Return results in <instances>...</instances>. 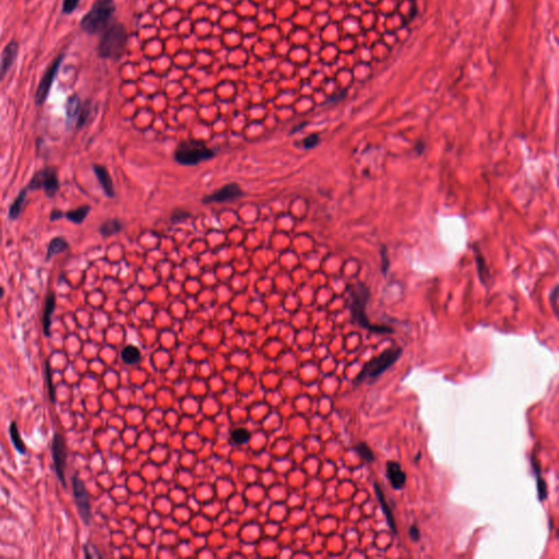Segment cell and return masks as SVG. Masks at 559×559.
Masks as SVG:
<instances>
[{"instance_id":"obj_13","label":"cell","mask_w":559,"mask_h":559,"mask_svg":"<svg viewBox=\"0 0 559 559\" xmlns=\"http://www.w3.org/2000/svg\"><path fill=\"white\" fill-rule=\"evenodd\" d=\"M93 170L104 194L109 198H114L115 197V189H114V183L109 170L102 165H93Z\"/></svg>"},{"instance_id":"obj_29","label":"cell","mask_w":559,"mask_h":559,"mask_svg":"<svg viewBox=\"0 0 559 559\" xmlns=\"http://www.w3.org/2000/svg\"><path fill=\"white\" fill-rule=\"evenodd\" d=\"M319 141H320L319 136H317V135H311V136H308L307 138H305V139L303 140V141H302V145H303V148H304V149H307V150H308V149H313V148L316 147L317 144L319 143Z\"/></svg>"},{"instance_id":"obj_17","label":"cell","mask_w":559,"mask_h":559,"mask_svg":"<svg viewBox=\"0 0 559 559\" xmlns=\"http://www.w3.org/2000/svg\"><path fill=\"white\" fill-rule=\"evenodd\" d=\"M28 193H29L28 187H24L20 192V194L17 196V198L15 199V201L11 203L10 209H9V218H10V220L15 221L19 217H20L23 206L25 203V200H27Z\"/></svg>"},{"instance_id":"obj_2","label":"cell","mask_w":559,"mask_h":559,"mask_svg":"<svg viewBox=\"0 0 559 559\" xmlns=\"http://www.w3.org/2000/svg\"><path fill=\"white\" fill-rule=\"evenodd\" d=\"M128 41L126 28L120 23L109 25L103 32L99 44V54L102 58L119 60L124 56Z\"/></svg>"},{"instance_id":"obj_8","label":"cell","mask_w":559,"mask_h":559,"mask_svg":"<svg viewBox=\"0 0 559 559\" xmlns=\"http://www.w3.org/2000/svg\"><path fill=\"white\" fill-rule=\"evenodd\" d=\"M72 491L75 505H77L78 512L82 522L85 525H88L91 523L92 519L90 496H88V492L85 487V484L79 479L77 474L72 476Z\"/></svg>"},{"instance_id":"obj_23","label":"cell","mask_w":559,"mask_h":559,"mask_svg":"<svg viewBox=\"0 0 559 559\" xmlns=\"http://www.w3.org/2000/svg\"><path fill=\"white\" fill-rule=\"evenodd\" d=\"M45 380H46V384H47L48 396H49V399H50V402L55 403V401H56V390H55V386L53 384L52 368H50L48 361H46V363H45Z\"/></svg>"},{"instance_id":"obj_6","label":"cell","mask_w":559,"mask_h":559,"mask_svg":"<svg viewBox=\"0 0 559 559\" xmlns=\"http://www.w3.org/2000/svg\"><path fill=\"white\" fill-rule=\"evenodd\" d=\"M27 187L29 192L30 190L43 189L48 198H54L60 188L56 169L53 167H45L39 170L32 177V179Z\"/></svg>"},{"instance_id":"obj_25","label":"cell","mask_w":559,"mask_h":559,"mask_svg":"<svg viewBox=\"0 0 559 559\" xmlns=\"http://www.w3.org/2000/svg\"><path fill=\"white\" fill-rule=\"evenodd\" d=\"M355 451L363 458L365 461L367 462H372L375 460V456L371 449L368 447V444L364 443V442H360L358 444H356V447H355Z\"/></svg>"},{"instance_id":"obj_26","label":"cell","mask_w":559,"mask_h":559,"mask_svg":"<svg viewBox=\"0 0 559 559\" xmlns=\"http://www.w3.org/2000/svg\"><path fill=\"white\" fill-rule=\"evenodd\" d=\"M532 465H534V470H535L536 475H537V476H536V480H537L538 498H539V500L542 501V500H544V499L546 498V496H547V491H546V484H545V482L543 481V479L541 478V476H539V470H538V468L536 467L535 463H534V464H533V463H532Z\"/></svg>"},{"instance_id":"obj_32","label":"cell","mask_w":559,"mask_h":559,"mask_svg":"<svg viewBox=\"0 0 559 559\" xmlns=\"http://www.w3.org/2000/svg\"><path fill=\"white\" fill-rule=\"evenodd\" d=\"M410 535L412 536L413 539H414V541H417V539L419 538V531L417 530L416 526H412V528L410 529Z\"/></svg>"},{"instance_id":"obj_18","label":"cell","mask_w":559,"mask_h":559,"mask_svg":"<svg viewBox=\"0 0 559 559\" xmlns=\"http://www.w3.org/2000/svg\"><path fill=\"white\" fill-rule=\"evenodd\" d=\"M67 249H69V244L65 238L63 237L53 238L48 245L46 260L48 261V260H50L53 257L59 255V253L66 251Z\"/></svg>"},{"instance_id":"obj_28","label":"cell","mask_w":559,"mask_h":559,"mask_svg":"<svg viewBox=\"0 0 559 559\" xmlns=\"http://www.w3.org/2000/svg\"><path fill=\"white\" fill-rule=\"evenodd\" d=\"M80 0H63L62 2V14L70 15L77 9Z\"/></svg>"},{"instance_id":"obj_27","label":"cell","mask_w":559,"mask_h":559,"mask_svg":"<svg viewBox=\"0 0 559 559\" xmlns=\"http://www.w3.org/2000/svg\"><path fill=\"white\" fill-rule=\"evenodd\" d=\"M88 115H90V105L85 103L83 106H81V110L77 119V128H82V127L85 125Z\"/></svg>"},{"instance_id":"obj_1","label":"cell","mask_w":559,"mask_h":559,"mask_svg":"<svg viewBox=\"0 0 559 559\" xmlns=\"http://www.w3.org/2000/svg\"><path fill=\"white\" fill-rule=\"evenodd\" d=\"M116 11L114 0H95L90 11H87L80 21V27L88 35L103 33L109 27Z\"/></svg>"},{"instance_id":"obj_20","label":"cell","mask_w":559,"mask_h":559,"mask_svg":"<svg viewBox=\"0 0 559 559\" xmlns=\"http://www.w3.org/2000/svg\"><path fill=\"white\" fill-rule=\"evenodd\" d=\"M122 230H123L122 222L117 219H111L105 221L104 223L101 225L100 233L102 236L110 237L113 236V235L118 234Z\"/></svg>"},{"instance_id":"obj_4","label":"cell","mask_w":559,"mask_h":559,"mask_svg":"<svg viewBox=\"0 0 559 559\" xmlns=\"http://www.w3.org/2000/svg\"><path fill=\"white\" fill-rule=\"evenodd\" d=\"M368 301V290L363 284H356L351 289V311L353 319L358 326L374 332L392 333V329L374 326L366 316V305Z\"/></svg>"},{"instance_id":"obj_15","label":"cell","mask_w":559,"mask_h":559,"mask_svg":"<svg viewBox=\"0 0 559 559\" xmlns=\"http://www.w3.org/2000/svg\"><path fill=\"white\" fill-rule=\"evenodd\" d=\"M374 487H375V493H376V496H377L379 503L381 505V509H383L385 516H386V519H387V522H388V525L390 526V529L392 530L393 533H397L396 521H395V518H393V516H392L391 509L389 508L388 504H387V500L385 498V495H384L383 491H381V488H380L378 483H375Z\"/></svg>"},{"instance_id":"obj_19","label":"cell","mask_w":559,"mask_h":559,"mask_svg":"<svg viewBox=\"0 0 559 559\" xmlns=\"http://www.w3.org/2000/svg\"><path fill=\"white\" fill-rule=\"evenodd\" d=\"M120 357L127 365H136L141 359V353H140L137 346L128 345L124 347L122 353H120Z\"/></svg>"},{"instance_id":"obj_21","label":"cell","mask_w":559,"mask_h":559,"mask_svg":"<svg viewBox=\"0 0 559 559\" xmlns=\"http://www.w3.org/2000/svg\"><path fill=\"white\" fill-rule=\"evenodd\" d=\"M9 434H10L11 441H12V443H14L15 449L18 451V452L20 454H24L25 452H27V446H25L24 441L22 440L20 431H19L18 425H17L16 422H12L10 424Z\"/></svg>"},{"instance_id":"obj_24","label":"cell","mask_w":559,"mask_h":559,"mask_svg":"<svg viewBox=\"0 0 559 559\" xmlns=\"http://www.w3.org/2000/svg\"><path fill=\"white\" fill-rule=\"evenodd\" d=\"M231 438L235 444H244L249 440V433L244 428H237L232 431Z\"/></svg>"},{"instance_id":"obj_34","label":"cell","mask_w":559,"mask_h":559,"mask_svg":"<svg viewBox=\"0 0 559 559\" xmlns=\"http://www.w3.org/2000/svg\"><path fill=\"white\" fill-rule=\"evenodd\" d=\"M4 295H5V290L3 288H0V300L4 297Z\"/></svg>"},{"instance_id":"obj_22","label":"cell","mask_w":559,"mask_h":559,"mask_svg":"<svg viewBox=\"0 0 559 559\" xmlns=\"http://www.w3.org/2000/svg\"><path fill=\"white\" fill-rule=\"evenodd\" d=\"M90 211H91V208H90V207H88V206H83V207H80V208H78V209L71 210V211H68V212L65 214V217H66L69 221L73 222V223H75V224H81L82 222H83V221L86 219L87 214L90 213Z\"/></svg>"},{"instance_id":"obj_33","label":"cell","mask_w":559,"mask_h":559,"mask_svg":"<svg viewBox=\"0 0 559 559\" xmlns=\"http://www.w3.org/2000/svg\"><path fill=\"white\" fill-rule=\"evenodd\" d=\"M552 307H554V311L555 314L557 315V288L554 290V293H552Z\"/></svg>"},{"instance_id":"obj_16","label":"cell","mask_w":559,"mask_h":559,"mask_svg":"<svg viewBox=\"0 0 559 559\" xmlns=\"http://www.w3.org/2000/svg\"><path fill=\"white\" fill-rule=\"evenodd\" d=\"M80 110H81V102L79 97H77V95H72L71 98H69L66 105V123L68 127L72 126V124L78 119Z\"/></svg>"},{"instance_id":"obj_5","label":"cell","mask_w":559,"mask_h":559,"mask_svg":"<svg viewBox=\"0 0 559 559\" xmlns=\"http://www.w3.org/2000/svg\"><path fill=\"white\" fill-rule=\"evenodd\" d=\"M401 354L402 349L400 347H390L386 349L379 356L372 358L364 366L363 370L359 372L356 378V383L377 379L381 374L388 370L393 364L397 363Z\"/></svg>"},{"instance_id":"obj_3","label":"cell","mask_w":559,"mask_h":559,"mask_svg":"<svg viewBox=\"0 0 559 559\" xmlns=\"http://www.w3.org/2000/svg\"><path fill=\"white\" fill-rule=\"evenodd\" d=\"M214 156V151L208 148L200 140H186L179 143L174 152L175 161L183 166H195L201 162L211 160Z\"/></svg>"},{"instance_id":"obj_9","label":"cell","mask_w":559,"mask_h":559,"mask_svg":"<svg viewBox=\"0 0 559 559\" xmlns=\"http://www.w3.org/2000/svg\"><path fill=\"white\" fill-rule=\"evenodd\" d=\"M52 453H53V460H54V468L57 478L59 482L63 485V487H67L66 484V463H67V447L65 438L62 435L56 433L53 438L52 442Z\"/></svg>"},{"instance_id":"obj_7","label":"cell","mask_w":559,"mask_h":559,"mask_svg":"<svg viewBox=\"0 0 559 559\" xmlns=\"http://www.w3.org/2000/svg\"><path fill=\"white\" fill-rule=\"evenodd\" d=\"M63 58H65V55L63 54H60L58 57H56L42 77L34 97L35 104L37 106H41L46 102L50 92V88H52L57 74L59 72V68L63 61Z\"/></svg>"},{"instance_id":"obj_10","label":"cell","mask_w":559,"mask_h":559,"mask_svg":"<svg viewBox=\"0 0 559 559\" xmlns=\"http://www.w3.org/2000/svg\"><path fill=\"white\" fill-rule=\"evenodd\" d=\"M244 195L243 190L237 185V183L232 182L227 183L224 187L214 192L213 194L209 195L203 198L202 202L210 205V203H221V202H227L232 200H236L240 198Z\"/></svg>"},{"instance_id":"obj_12","label":"cell","mask_w":559,"mask_h":559,"mask_svg":"<svg viewBox=\"0 0 559 559\" xmlns=\"http://www.w3.org/2000/svg\"><path fill=\"white\" fill-rule=\"evenodd\" d=\"M387 478L390 481L391 486L399 491L402 489L406 482V475L398 462L389 461L387 463Z\"/></svg>"},{"instance_id":"obj_14","label":"cell","mask_w":559,"mask_h":559,"mask_svg":"<svg viewBox=\"0 0 559 559\" xmlns=\"http://www.w3.org/2000/svg\"><path fill=\"white\" fill-rule=\"evenodd\" d=\"M56 307V295L54 293H50L47 295L45 300V305H44V313H43V331L46 336H50V327H52V317L54 314V310Z\"/></svg>"},{"instance_id":"obj_11","label":"cell","mask_w":559,"mask_h":559,"mask_svg":"<svg viewBox=\"0 0 559 559\" xmlns=\"http://www.w3.org/2000/svg\"><path fill=\"white\" fill-rule=\"evenodd\" d=\"M19 55V43L11 41L4 48L2 56H0V80H3L7 73L10 71L12 66L18 58Z\"/></svg>"},{"instance_id":"obj_30","label":"cell","mask_w":559,"mask_h":559,"mask_svg":"<svg viewBox=\"0 0 559 559\" xmlns=\"http://www.w3.org/2000/svg\"><path fill=\"white\" fill-rule=\"evenodd\" d=\"M190 217V213L187 211H182L180 209H177L176 211L173 212L171 214V221L173 222H179V221H183L185 219Z\"/></svg>"},{"instance_id":"obj_31","label":"cell","mask_w":559,"mask_h":559,"mask_svg":"<svg viewBox=\"0 0 559 559\" xmlns=\"http://www.w3.org/2000/svg\"><path fill=\"white\" fill-rule=\"evenodd\" d=\"M63 215H65V214H63V213L60 211V210L55 209V210H53L52 213H50L49 220H50V221H57V220L61 219V218L63 217Z\"/></svg>"}]
</instances>
